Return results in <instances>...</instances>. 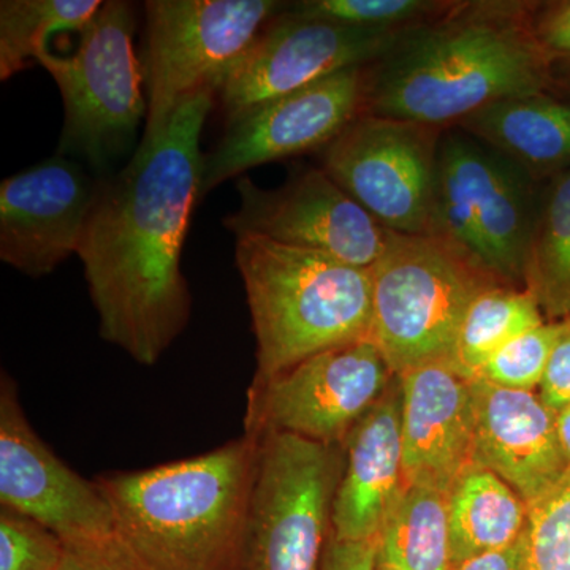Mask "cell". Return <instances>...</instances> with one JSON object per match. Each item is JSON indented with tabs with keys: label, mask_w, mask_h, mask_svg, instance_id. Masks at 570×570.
Returning <instances> with one entry per match:
<instances>
[{
	"label": "cell",
	"mask_w": 570,
	"mask_h": 570,
	"mask_svg": "<svg viewBox=\"0 0 570 570\" xmlns=\"http://www.w3.org/2000/svg\"><path fill=\"white\" fill-rule=\"evenodd\" d=\"M213 96L184 100L163 132L99 178L78 250L100 336L140 365H156L189 322L181 254L202 197L200 138Z\"/></svg>",
	"instance_id": "cell-1"
},
{
	"label": "cell",
	"mask_w": 570,
	"mask_h": 570,
	"mask_svg": "<svg viewBox=\"0 0 570 570\" xmlns=\"http://www.w3.org/2000/svg\"><path fill=\"white\" fill-rule=\"evenodd\" d=\"M538 3L464 2L401 33L366 67L363 115L459 126L510 97L554 92V70L532 28Z\"/></svg>",
	"instance_id": "cell-2"
},
{
	"label": "cell",
	"mask_w": 570,
	"mask_h": 570,
	"mask_svg": "<svg viewBox=\"0 0 570 570\" xmlns=\"http://www.w3.org/2000/svg\"><path fill=\"white\" fill-rule=\"evenodd\" d=\"M258 438L195 459L96 479L116 538L142 570H239Z\"/></svg>",
	"instance_id": "cell-3"
},
{
	"label": "cell",
	"mask_w": 570,
	"mask_h": 570,
	"mask_svg": "<svg viewBox=\"0 0 570 570\" xmlns=\"http://www.w3.org/2000/svg\"><path fill=\"white\" fill-rule=\"evenodd\" d=\"M235 264L257 343L254 381H268L330 348L371 340V269L254 235L236 236Z\"/></svg>",
	"instance_id": "cell-4"
},
{
	"label": "cell",
	"mask_w": 570,
	"mask_h": 570,
	"mask_svg": "<svg viewBox=\"0 0 570 570\" xmlns=\"http://www.w3.org/2000/svg\"><path fill=\"white\" fill-rule=\"evenodd\" d=\"M132 6L102 2L91 21L78 31L69 52L41 48V63L62 94L63 127L59 156L77 160L97 178L137 151V135L148 115L141 61L134 51Z\"/></svg>",
	"instance_id": "cell-5"
},
{
	"label": "cell",
	"mask_w": 570,
	"mask_h": 570,
	"mask_svg": "<svg viewBox=\"0 0 570 570\" xmlns=\"http://www.w3.org/2000/svg\"><path fill=\"white\" fill-rule=\"evenodd\" d=\"M371 269L376 344L395 376L448 363L469 307L497 277L439 236L393 232ZM508 285V284H505Z\"/></svg>",
	"instance_id": "cell-6"
},
{
	"label": "cell",
	"mask_w": 570,
	"mask_h": 570,
	"mask_svg": "<svg viewBox=\"0 0 570 570\" xmlns=\"http://www.w3.org/2000/svg\"><path fill=\"white\" fill-rule=\"evenodd\" d=\"M540 187L502 154L450 127L439 146L428 234L455 246L499 283L524 287Z\"/></svg>",
	"instance_id": "cell-7"
},
{
	"label": "cell",
	"mask_w": 570,
	"mask_h": 570,
	"mask_svg": "<svg viewBox=\"0 0 570 570\" xmlns=\"http://www.w3.org/2000/svg\"><path fill=\"white\" fill-rule=\"evenodd\" d=\"M287 7L277 0H148L141 58L148 115L138 146L163 132L184 100L219 92L235 63Z\"/></svg>",
	"instance_id": "cell-8"
},
{
	"label": "cell",
	"mask_w": 570,
	"mask_h": 570,
	"mask_svg": "<svg viewBox=\"0 0 570 570\" xmlns=\"http://www.w3.org/2000/svg\"><path fill=\"white\" fill-rule=\"evenodd\" d=\"M257 438L239 570H322L344 445L283 433Z\"/></svg>",
	"instance_id": "cell-9"
},
{
	"label": "cell",
	"mask_w": 570,
	"mask_h": 570,
	"mask_svg": "<svg viewBox=\"0 0 570 570\" xmlns=\"http://www.w3.org/2000/svg\"><path fill=\"white\" fill-rule=\"evenodd\" d=\"M444 130L360 115L322 149V170L390 232L425 235Z\"/></svg>",
	"instance_id": "cell-10"
},
{
	"label": "cell",
	"mask_w": 570,
	"mask_h": 570,
	"mask_svg": "<svg viewBox=\"0 0 570 570\" xmlns=\"http://www.w3.org/2000/svg\"><path fill=\"white\" fill-rule=\"evenodd\" d=\"M393 377L370 337L321 352L268 381L253 382L247 390L245 433H283L344 445Z\"/></svg>",
	"instance_id": "cell-11"
},
{
	"label": "cell",
	"mask_w": 570,
	"mask_h": 570,
	"mask_svg": "<svg viewBox=\"0 0 570 570\" xmlns=\"http://www.w3.org/2000/svg\"><path fill=\"white\" fill-rule=\"evenodd\" d=\"M236 193L238 212L223 220L235 238L264 236L370 269L393 235L322 168L296 171L275 190L262 189L249 176H243Z\"/></svg>",
	"instance_id": "cell-12"
},
{
	"label": "cell",
	"mask_w": 570,
	"mask_h": 570,
	"mask_svg": "<svg viewBox=\"0 0 570 570\" xmlns=\"http://www.w3.org/2000/svg\"><path fill=\"white\" fill-rule=\"evenodd\" d=\"M365 85L366 67H352L228 116L224 137L204 159L202 197L257 165L322 151L363 115Z\"/></svg>",
	"instance_id": "cell-13"
},
{
	"label": "cell",
	"mask_w": 570,
	"mask_h": 570,
	"mask_svg": "<svg viewBox=\"0 0 570 570\" xmlns=\"http://www.w3.org/2000/svg\"><path fill=\"white\" fill-rule=\"evenodd\" d=\"M0 504L37 521L66 547L118 540L110 502L96 480L71 471L37 436L6 373L0 381Z\"/></svg>",
	"instance_id": "cell-14"
},
{
	"label": "cell",
	"mask_w": 570,
	"mask_h": 570,
	"mask_svg": "<svg viewBox=\"0 0 570 570\" xmlns=\"http://www.w3.org/2000/svg\"><path fill=\"white\" fill-rule=\"evenodd\" d=\"M401 33L302 17L287 7L235 63L220 99L228 116H234L337 71L373 66L395 47Z\"/></svg>",
	"instance_id": "cell-15"
},
{
	"label": "cell",
	"mask_w": 570,
	"mask_h": 570,
	"mask_svg": "<svg viewBox=\"0 0 570 570\" xmlns=\"http://www.w3.org/2000/svg\"><path fill=\"white\" fill-rule=\"evenodd\" d=\"M99 178L56 154L0 184V261L29 277L50 275L80 250Z\"/></svg>",
	"instance_id": "cell-16"
},
{
	"label": "cell",
	"mask_w": 570,
	"mask_h": 570,
	"mask_svg": "<svg viewBox=\"0 0 570 570\" xmlns=\"http://www.w3.org/2000/svg\"><path fill=\"white\" fill-rule=\"evenodd\" d=\"M474 401V463L509 483L528 505L568 471L558 436L557 412L532 390L471 381Z\"/></svg>",
	"instance_id": "cell-17"
},
{
	"label": "cell",
	"mask_w": 570,
	"mask_h": 570,
	"mask_svg": "<svg viewBox=\"0 0 570 570\" xmlns=\"http://www.w3.org/2000/svg\"><path fill=\"white\" fill-rule=\"evenodd\" d=\"M400 377L404 482L448 491L474 463L471 381L448 363H431Z\"/></svg>",
	"instance_id": "cell-18"
},
{
	"label": "cell",
	"mask_w": 570,
	"mask_h": 570,
	"mask_svg": "<svg viewBox=\"0 0 570 570\" xmlns=\"http://www.w3.org/2000/svg\"><path fill=\"white\" fill-rule=\"evenodd\" d=\"M400 377L344 442L343 474L332 510V535L347 542L374 540L404 483Z\"/></svg>",
	"instance_id": "cell-19"
},
{
	"label": "cell",
	"mask_w": 570,
	"mask_h": 570,
	"mask_svg": "<svg viewBox=\"0 0 570 570\" xmlns=\"http://www.w3.org/2000/svg\"><path fill=\"white\" fill-rule=\"evenodd\" d=\"M455 127L502 154L535 181L570 170V102L554 92L499 100Z\"/></svg>",
	"instance_id": "cell-20"
},
{
	"label": "cell",
	"mask_w": 570,
	"mask_h": 570,
	"mask_svg": "<svg viewBox=\"0 0 570 570\" xmlns=\"http://www.w3.org/2000/svg\"><path fill=\"white\" fill-rule=\"evenodd\" d=\"M528 504L490 469L472 463L449 490L450 558L504 549L523 535Z\"/></svg>",
	"instance_id": "cell-21"
},
{
	"label": "cell",
	"mask_w": 570,
	"mask_h": 570,
	"mask_svg": "<svg viewBox=\"0 0 570 570\" xmlns=\"http://www.w3.org/2000/svg\"><path fill=\"white\" fill-rule=\"evenodd\" d=\"M377 570H449V493L403 483L376 538Z\"/></svg>",
	"instance_id": "cell-22"
},
{
	"label": "cell",
	"mask_w": 570,
	"mask_h": 570,
	"mask_svg": "<svg viewBox=\"0 0 570 570\" xmlns=\"http://www.w3.org/2000/svg\"><path fill=\"white\" fill-rule=\"evenodd\" d=\"M524 287L550 322L570 317V170L540 187Z\"/></svg>",
	"instance_id": "cell-23"
},
{
	"label": "cell",
	"mask_w": 570,
	"mask_h": 570,
	"mask_svg": "<svg viewBox=\"0 0 570 570\" xmlns=\"http://www.w3.org/2000/svg\"><path fill=\"white\" fill-rule=\"evenodd\" d=\"M543 322L547 318L531 291L494 285L469 307L449 365L468 381H474L491 356Z\"/></svg>",
	"instance_id": "cell-24"
},
{
	"label": "cell",
	"mask_w": 570,
	"mask_h": 570,
	"mask_svg": "<svg viewBox=\"0 0 570 570\" xmlns=\"http://www.w3.org/2000/svg\"><path fill=\"white\" fill-rule=\"evenodd\" d=\"M100 6V0H2L0 80H9L36 61L51 33L81 31Z\"/></svg>",
	"instance_id": "cell-25"
},
{
	"label": "cell",
	"mask_w": 570,
	"mask_h": 570,
	"mask_svg": "<svg viewBox=\"0 0 570 570\" xmlns=\"http://www.w3.org/2000/svg\"><path fill=\"white\" fill-rule=\"evenodd\" d=\"M453 3L431 0H303L291 3L288 10L351 28L406 32L441 17L452 9Z\"/></svg>",
	"instance_id": "cell-26"
},
{
	"label": "cell",
	"mask_w": 570,
	"mask_h": 570,
	"mask_svg": "<svg viewBox=\"0 0 570 570\" xmlns=\"http://www.w3.org/2000/svg\"><path fill=\"white\" fill-rule=\"evenodd\" d=\"M524 570H570V468L528 505Z\"/></svg>",
	"instance_id": "cell-27"
},
{
	"label": "cell",
	"mask_w": 570,
	"mask_h": 570,
	"mask_svg": "<svg viewBox=\"0 0 570 570\" xmlns=\"http://www.w3.org/2000/svg\"><path fill=\"white\" fill-rule=\"evenodd\" d=\"M564 322H543L491 356L478 377L499 387L534 390L542 384Z\"/></svg>",
	"instance_id": "cell-28"
},
{
	"label": "cell",
	"mask_w": 570,
	"mask_h": 570,
	"mask_svg": "<svg viewBox=\"0 0 570 570\" xmlns=\"http://www.w3.org/2000/svg\"><path fill=\"white\" fill-rule=\"evenodd\" d=\"M66 543L40 523L0 510V570H61Z\"/></svg>",
	"instance_id": "cell-29"
},
{
	"label": "cell",
	"mask_w": 570,
	"mask_h": 570,
	"mask_svg": "<svg viewBox=\"0 0 570 570\" xmlns=\"http://www.w3.org/2000/svg\"><path fill=\"white\" fill-rule=\"evenodd\" d=\"M532 28L553 70L570 69V0L538 3Z\"/></svg>",
	"instance_id": "cell-30"
},
{
	"label": "cell",
	"mask_w": 570,
	"mask_h": 570,
	"mask_svg": "<svg viewBox=\"0 0 570 570\" xmlns=\"http://www.w3.org/2000/svg\"><path fill=\"white\" fill-rule=\"evenodd\" d=\"M562 322L564 326L550 356L539 393L543 403L557 414L570 403V317Z\"/></svg>",
	"instance_id": "cell-31"
},
{
	"label": "cell",
	"mask_w": 570,
	"mask_h": 570,
	"mask_svg": "<svg viewBox=\"0 0 570 570\" xmlns=\"http://www.w3.org/2000/svg\"><path fill=\"white\" fill-rule=\"evenodd\" d=\"M61 570H142L119 540L100 546L66 547Z\"/></svg>",
	"instance_id": "cell-32"
},
{
	"label": "cell",
	"mask_w": 570,
	"mask_h": 570,
	"mask_svg": "<svg viewBox=\"0 0 570 570\" xmlns=\"http://www.w3.org/2000/svg\"><path fill=\"white\" fill-rule=\"evenodd\" d=\"M322 570H377L376 539L347 542L330 535Z\"/></svg>",
	"instance_id": "cell-33"
},
{
	"label": "cell",
	"mask_w": 570,
	"mask_h": 570,
	"mask_svg": "<svg viewBox=\"0 0 570 570\" xmlns=\"http://www.w3.org/2000/svg\"><path fill=\"white\" fill-rule=\"evenodd\" d=\"M449 570H524L523 535L504 549L487 551V553L453 562Z\"/></svg>",
	"instance_id": "cell-34"
},
{
	"label": "cell",
	"mask_w": 570,
	"mask_h": 570,
	"mask_svg": "<svg viewBox=\"0 0 570 570\" xmlns=\"http://www.w3.org/2000/svg\"><path fill=\"white\" fill-rule=\"evenodd\" d=\"M558 436H560L562 452L570 466V403L557 414Z\"/></svg>",
	"instance_id": "cell-35"
},
{
	"label": "cell",
	"mask_w": 570,
	"mask_h": 570,
	"mask_svg": "<svg viewBox=\"0 0 570 570\" xmlns=\"http://www.w3.org/2000/svg\"><path fill=\"white\" fill-rule=\"evenodd\" d=\"M554 82H557V88H554V94H557V91L564 94V96H566V94H568V97H562V99L569 100V102H570V77L557 78V80H554Z\"/></svg>",
	"instance_id": "cell-36"
}]
</instances>
